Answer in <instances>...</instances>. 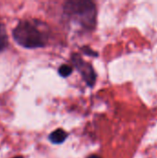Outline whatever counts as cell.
I'll use <instances>...</instances> for the list:
<instances>
[{"instance_id": "6da1fadb", "label": "cell", "mask_w": 157, "mask_h": 158, "mask_svg": "<svg viewBox=\"0 0 157 158\" xmlns=\"http://www.w3.org/2000/svg\"><path fill=\"white\" fill-rule=\"evenodd\" d=\"M14 40L24 48H39L45 46L48 41L46 25L36 19H24L13 30Z\"/></svg>"}, {"instance_id": "7a4b0ae2", "label": "cell", "mask_w": 157, "mask_h": 158, "mask_svg": "<svg viewBox=\"0 0 157 158\" xmlns=\"http://www.w3.org/2000/svg\"><path fill=\"white\" fill-rule=\"evenodd\" d=\"M65 16L82 28L93 30L96 24V6L89 0H69L64 5Z\"/></svg>"}, {"instance_id": "3957f363", "label": "cell", "mask_w": 157, "mask_h": 158, "mask_svg": "<svg viewBox=\"0 0 157 158\" xmlns=\"http://www.w3.org/2000/svg\"><path fill=\"white\" fill-rule=\"evenodd\" d=\"M71 60L73 64L75 65V67L77 68V69L81 74L87 85L90 87H93L96 81V74L92 65L89 64L88 62H85L79 54H73L71 56Z\"/></svg>"}, {"instance_id": "277c9868", "label": "cell", "mask_w": 157, "mask_h": 158, "mask_svg": "<svg viewBox=\"0 0 157 158\" xmlns=\"http://www.w3.org/2000/svg\"><path fill=\"white\" fill-rule=\"evenodd\" d=\"M68 133L62 130V129H57L54 131L53 132L50 133L49 135V141L54 143V144H60L65 142V140L68 138Z\"/></svg>"}, {"instance_id": "5b68a950", "label": "cell", "mask_w": 157, "mask_h": 158, "mask_svg": "<svg viewBox=\"0 0 157 158\" xmlns=\"http://www.w3.org/2000/svg\"><path fill=\"white\" fill-rule=\"evenodd\" d=\"M8 44L7 34L3 24H0V52L6 48Z\"/></svg>"}, {"instance_id": "8992f818", "label": "cell", "mask_w": 157, "mask_h": 158, "mask_svg": "<svg viewBox=\"0 0 157 158\" xmlns=\"http://www.w3.org/2000/svg\"><path fill=\"white\" fill-rule=\"evenodd\" d=\"M58 73L61 77L66 78L72 73V68L68 65H62L58 69Z\"/></svg>"}, {"instance_id": "52a82bcc", "label": "cell", "mask_w": 157, "mask_h": 158, "mask_svg": "<svg viewBox=\"0 0 157 158\" xmlns=\"http://www.w3.org/2000/svg\"><path fill=\"white\" fill-rule=\"evenodd\" d=\"M81 50L83 51L84 54H86V55H88V56H98V54H97L95 51L92 50V49H91L90 47H88V46L82 47Z\"/></svg>"}, {"instance_id": "ba28073f", "label": "cell", "mask_w": 157, "mask_h": 158, "mask_svg": "<svg viewBox=\"0 0 157 158\" xmlns=\"http://www.w3.org/2000/svg\"><path fill=\"white\" fill-rule=\"evenodd\" d=\"M87 158H101L99 156H96V155H92V156H88Z\"/></svg>"}, {"instance_id": "9c48e42d", "label": "cell", "mask_w": 157, "mask_h": 158, "mask_svg": "<svg viewBox=\"0 0 157 158\" xmlns=\"http://www.w3.org/2000/svg\"><path fill=\"white\" fill-rule=\"evenodd\" d=\"M14 158H23L22 156H16V157H14Z\"/></svg>"}]
</instances>
